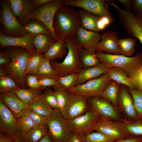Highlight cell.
I'll list each match as a JSON object with an SVG mask.
<instances>
[{
  "label": "cell",
  "mask_w": 142,
  "mask_h": 142,
  "mask_svg": "<svg viewBox=\"0 0 142 142\" xmlns=\"http://www.w3.org/2000/svg\"><path fill=\"white\" fill-rule=\"evenodd\" d=\"M3 48L1 50L7 54L10 57L12 61L8 64L2 66L20 87L26 88L27 64L33 53L21 47L11 46Z\"/></svg>",
  "instance_id": "obj_1"
},
{
  "label": "cell",
  "mask_w": 142,
  "mask_h": 142,
  "mask_svg": "<svg viewBox=\"0 0 142 142\" xmlns=\"http://www.w3.org/2000/svg\"><path fill=\"white\" fill-rule=\"evenodd\" d=\"M53 27L59 39L75 37L78 30L81 27L78 12L68 6L60 8L54 17Z\"/></svg>",
  "instance_id": "obj_2"
},
{
  "label": "cell",
  "mask_w": 142,
  "mask_h": 142,
  "mask_svg": "<svg viewBox=\"0 0 142 142\" xmlns=\"http://www.w3.org/2000/svg\"><path fill=\"white\" fill-rule=\"evenodd\" d=\"M68 53L64 60L58 63L54 60H50L53 68L59 76L72 74H78L83 69L80 59V53L82 47L76 37L65 39Z\"/></svg>",
  "instance_id": "obj_3"
},
{
  "label": "cell",
  "mask_w": 142,
  "mask_h": 142,
  "mask_svg": "<svg viewBox=\"0 0 142 142\" xmlns=\"http://www.w3.org/2000/svg\"><path fill=\"white\" fill-rule=\"evenodd\" d=\"M100 63L108 68L116 67L124 70L129 77L142 65V52H138L133 57L123 55L109 54L103 52L95 53Z\"/></svg>",
  "instance_id": "obj_4"
},
{
  "label": "cell",
  "mask_w": 142,
  "mask_h": 142,
  "mask_svg": "<svg viewBox=\"0 0 142 142\" xmlns=\"http://www.w3.org/2000/svg\"><path fill=\"white\" fill-rule=\"evenodd\" d=\"M65 0H51L36 8L29 16V19L38 20L44 23L50 31L52 36L55 42L59 39L53 27L54 17L57 11L65 6Z\"/></svg>",
  "instance_id": "obj_5"
},
{
  "label": "cell",
  "mask_w": 142,
  "mask_h": 142,
  "mask_svg": "<svg viewBox=\"0 0 142 142\" xmlns=\"http://www.w3.org/2000/svg\"><path fill=\"white\" fill-rule=\"evenodd\" d=\"M0 10V21L2 25L1 30L5 35L10 37L24 36L27 33L24 26L19 22L13 13L10 7L9 0L1 2Z\"/></svg>",
  "instance_id": "obj_6"
},
{
  "label": "cell",
  "mask_w": 142,
  "mask_h": 142,
  "mask_svg": "<svg viewBox=\"0 0 142 142\" xmlns=\"http://www.w3.org/2000/svg\"><path fill=\"white\" fill-rule=\"evenodd\" d=\"M46 124L48 134L53 142H65L72 132L66 120L59 110H54Z\"/></svg>",
  "instance_id": "obj_7"
},
{
  "label": "cell",
  "mask_w": 142,
  "mask_h": 142,
  "mask_svg": "<svg viewBox=\"0 0 142 142\" xmlns=\"http://www.w3.org/2000/svg\"><path fill=\"white\" fill-rule=\"evenodd\" d=\"M110 5L118 10L121 24L128 35L139 39L142 45V17L129 10L121 9L114 2Z\"/></svg>",
  "instance_id": "obj_8"
},
{
  "label": "cell",
  "mask_w": 142,
  "mask_h": 142,
  "mask_svg": "<svg viewBox=\"0 0 142 142\" xmlns=\"http://www.w3.org/2000/svg\"><path fill=\"white\" fill-rule=\"evenodd\" d=\"M110 80L107 72L98 78L88 81L82 84L75 86L67 92L89 98L100 97Z\"/></svg>",
  "instance_id": "obj_9"
},
{
  "label": "cell",
  "mask_w": 142,
  "mask_h": 142,
  "mask_svg": "<svg viewBox=\"0 0 142 142\" xmlns=\"http://www.w3.org/2000/svg\"><path fill=\"white\" fill-rule=\"evenodd\" d=\"M93 131L101 133L115 140L130 135L123 123L99 118L95 123Z\"/></svg>",
  "instance_id": "obj_10"
},
{
  "label": "cell",
  "mask_w": 142,
  "mask_h": 142,
  "mask_svg": "<svg viewBox=\"0 0 142 142\" xmlns=\"http://www.w3.org/2000/svg\"><path fill=\"white\" fill-rule=\"evenodd\" d=\"M88 105L89 110L94 112L99 118L119 122L123 120L118 110L109 101L101 97L89 98Z\"/></svg>",
  "instance_id": "obj_11"
},
{
  "label": "cell",
  "mask_w": 142,
  "mask_h": 142,
  "mask_svg": "<svg viewBox=\"0 0 142 142\" xmlns=\"http://www.w3.org/2000/svg\"><path fill=\"white\" fill-rule=\"evenodd\" d=\"M99 118L94 112L89 110L75 119L66 120L71 132L83 137L93 131L94 126Z\"/></svg>",
  "instance_id": "obj_12"
},
{
  "label": "cell",
  "mask_w": 142,
  "mask_h": 142,
  "mask_svg": "<svg viewBox=\"0 0 142 142\" xmlns=\"http://www.w3.org/2000/svg\"><path fill=\"white\" fill-rule=\"evenodd\" d=\"M67 104L61 113L67 120L75 119L85 113L88 110L89 98L68 93Z\"/></svg>",
  "instance_id": "obj_13"
},
{
  "label": "cell",
  "mask_w": 142,
  "mask_h": 142,
  "mask_svg": "<svg viewBox=\"0 0 142 142\" xmlns=\"http://www.w3.org/2000/svg\"><path fill=\"white\" fill-rule=\"evenodd\" d=\"M17 119L10 110L0 100V133L14 139L21 136Z\"/></svg>",
  "instance_id": "obj_14"
},
{
  "label": "cell",
  "mask_w": 142,
  "mask_h": 142,
  "mask_svg": "<svg viewBox=\"0 0 142 142\" xmlns=\"http://www.w3.org/2000/svg\"><path fill=\"white\" fill-rule=\"evenodd\" d=\"M105 0H65V5L81 8L99 17L111 16Z\"/></svg>",
  "instance_id": "obj_15"
},
{
  "label": "cell",
  "mask_w": 142,
  "mask_h": 142,
  "mask_svg": "<svg viewBox=\"0 0 142 142\" xmlns=\"http://www.w3.org/2000/svg\"><path fill=\"white\" fill-rule=\"evenodd\" d=\"M11 9L19 22L24 26L30 21L29 18L36 8L32 0H9Z\"/></svg>",
  "instance_id": "obj_16"
},
{
  "label": "cell",
  "mask_w": 142,
  "mask_h": 142,
  "mask_svg": "<svg viewBox=\"0 0 142 142\" xmlns=\"http://www.w3.org/2000/svg\"><path fill=\"white\" fill-rule=\"evenodd\" d=\"M118 36L114 31L103 32L101 34V40L95 51L98 53L105 52L109 54L121 55L120 49L117 44Z\"/></svg>",
  "instance_id": "obj_17"
},
{
  "label": "cell",
  "mask_w": 142,
  "mask_h": 142,
  "mask_svg": "<svg viewBox=\"0 0 142 142\" xmlns=\"http://www.w3.org/2000/svg\"><path fill=\"white\" fill-rule=\"evenodd\" d=\"M35 36L27 33L25 35L19 37H10L5 35L1 30L0 44L3 48L14 46L27 49L32 53L36 51L33 44Z\"/></svg>",
  "instance_id": "obj_18"
},
{
  "label": "cell",
  "mask_w": 142,
  "mask_h": 142,
  "mask_svg": "<svg viewBox=\"0 0 142 142\" xmlns=\"http://www.w3.org/2000/svg\"><path fill=\"white\" fill-rule=\"evenodd\" d=\"M0 100L10 110L17 119L25 114L29 108L28 104L22 101L13 92L1 93Z\"/></svg>",
  "instance_id": "obj_19"
},
{
  "label": "cell",
  "mask_w": 142,
  "mask_h": 142,
  "mask_svg": "<svg viewBox=\"0 0 142 142\" xmlns=\"http://www.w3.org/2000/svg\"><path fill=\"white\" fill-rule=\"evenodd\" d=\"M75 37L83 48L90 52H95L101 40V34L99 32L80 27L77 32Z\"/></svg>",
  "instance_id": "obj_20"
},
{
  "label": "cell",
  "mask_w": 142,
  "mask_h": 142,
  "mask_svg": "<svg viewBox=\"0 0 142 142\" xmlns=\"http://www.w3.org/2000/svg\"><path fill=\"white\" fill-rule=\"evenodd\" d=\"M118 102L119 108L129 120L137 119L138 115L135 109L132 97L126 88L119 90Z\"/></svg>",
  "instance_id": "obj_21"
},
{
  "label": "cell",
  "mask_w": 142,
  "mask_h": 142,
  "mask_svg": "<svg viewBox=\"0 0 142 142\" xmlns=\"http://www.w3.org/2000/svg\"><path fill=\"white\" fill-rule=\"evenodd\" d=\"M108 68L100 63L91 67L83 68L78 74L76 85L82 84L89 80L98 78L108 72Z\"/></svg>",
  "instance_id": "obj_22"
},
{
  "label": "cell",
  "mask_w": 142,
  "mask_h": 142,
  "mask_svg": "<svg viewBox=\"0 0 142 142\" xmlns=\"http://www.w3.org/2000/svg\"><path fill=\"white\" fill-rule=\"evenodd\" d=\"M67 53L65 39H62L54 43L43 54L45 58L51 60L62 58Z\"/></svg>",
  "instance_id": "obj_23"
},
{
  "label": "cell",
  "mask_w": 142,
  "mask_h": 142,
  "mask_svg": "<svg viewBox=\"0 0 142 142\" xmlns=\"http://www.w3.org/2000/svg\"><path fill=\"white\" fill-rule=\"evenodd\" d=\"M28 104L29 108L45 116H49L54 110L47 104L42 93L36 97Z\"/></svg>",
  "instance_id": "obj_24"
},
{
  "label": "cell",
  "mask_w": 142,
  "mask_h": 142,
  "mask_svg": "<svg viewBox=\"0 0 142 142\" xmlns=\"http://www.w3.org/2000/svg\"><path fill=\"white\" fill-rule=\"evenodd\" d=\"M78 12L81 27L88 30L99 32L96 24L99 16L82 9L79 10Z\"/></svg>",
  "instance_id": "obj_25"
},
{
  "label": "cell",
  "mask_w": 142,
  "mask_h": 142,
  "mask_svg": "<svg viewBox=\"0 0 142 142\" xmlns=\"http://www.w3.org/2000/svg\"><path fill=\"white\" fill-rule=\"evenodd\" d=\"M107 85L101 97L109 101L118 110L119 108L118 95L119 90L118 83L113 80Z\"/></svg>",
  "instance_id": "obj_26"
},
{
  "label": "cell",
  "mask_w": 142,
  "mask_h": 142,
  "mask_svg": "<svg viewBox=\"0 0 142 142\" xmlns=\"http://www.w3.org/2000/svg\"><path fill=\"white\" fill-rule=\"evenodd\" d=\"M108 69V72L111 80L131 89H135L130 82L129 76L123 69L116 67H111Z\"/></svg>",
  "instance_id": "obj_27"
},
{
  "label": "cell",
  "mask_w": 142,
  "mask_h": 142,
  "mask_svg": "<svg viewBox=\"0 0 142 142\" xmlns=\"http://www.w3.org/2000/svg\"><path fill=\"white\" fill-rule=\"evenodd\" d=\"M78 74H72L64 76H59L55 80V83L53 87L54 90H58L67 92L76 86Z\"/></svg>",
  "instance_id": "obj_28"
},
{
  "label": "cell",
  "mask_w": 142,
  "mask_h": 142,
  "mask_svg": "<svg viewBox=\"0 0 142 142\" xmlns=\"http://www.w3.org/2000/svg\"><path fill=\"white\" fill-rule=\"evenodd\" d=\"M48 134L46 124L37 125L21 136L25 142H37Z\"/></svg>",
  "instance_id": "obj_29"
},
{
  "label": "cell",
  "mask_w": 142,
  "mask_h": 142,
  "mask_svg": "<svg viewBox=\"0 0 142 142\" xmlns=\"http://www.w3.org/2000/svg\"><path fill=\"white\" fill-rule=\"evenodd\" d=\"M24 27L26 33L35 36L40 34L52 36L50 31L46 26L37 20H31Z\"/></svg>",
  "instance_id": "obj_30"
},
{
  "label": "cell",
  "mask_w": 142,
  "mask_h": 142,
  "mask_svg": "<svg viewBox=\"0 0 142 142\" xmlns=\"http://www.w3.org/2000/svg\"><path fill=\"white\" fill-rule=\"evenodd\" d=\"M55 42L52 36L40 34L35 37L33 44L37 52L43 54Z\"/></svg>",
  "instance_id": "obj_31"
},
{
  "label": "cell",
  "mask_w": 142,
  "mask_h": 142,
  "mask_svg": "<svg viewBox=\"0 0 142 142\" xmlns=\"http://www.w3.org/2000/svg\"><path fill=\"white\" fill-rule=\"evenodd\" d=\"M50 60L45 58L43 61L36 72L34 75L38 78H48L56 80L59 76L52 67Z\"/></svg>",
  "instance_id": "obj_32"
},
{
  "label": "cell",
  "mask_w": 142,
  "mask_h": 142,
  "mask_svg": "<svg viewBox=\"0 0 142 142\" xmlns=\"http://www.w3.org/2000/svg\"><path fill=\"white\" fill-rule=\"evenodd\" d=\"M80 57L83 68L93 67L100 63L95 52H90L83 48L80 51Z\"/></svg>",
  "instance_id": "obj_33"
},
{
  "label": "cell",
  "mask_w": 142,
  "mask_h": 142,
  "mask_svg": "<svg viewBox=\"0 0 142 142\" xmlns=\"http://www.w3.org/2000/svg\"><path fill=\"white\" fill-rule=\"evenodd\" d=\"M43 89H32L19 88L13 92L23 102L28 104L41 93Z\"/></svg>",
  "instance_id": "obj_34"
},
{
  "label": "cell",
  "mask_w": 142,
  "mask_h": 142,
  "mask_svg": "<svg viewBox=\"0 0 142 142\" xmlns=\"http://www.w3.org/2000/svg\"><path fill=\"white\" fill-rule=\"evenodd\" d=\"M45 58L43 54L38 53L36 50L33 53L27 64V76L29 74L34 75Z\"/></svg>",
  "instance_id": "obj_35"
},
{
  "label": "cell",
  "mask_w": 142,
  "mask_h": 142,
  "mask_svg": "<svg viewBox=\"0 0 142 142\" xmlns=\"http://www.w3.org/2000/svg\"><path fill=\"white\" fill-rule=\"evenodd\" d=\"M122 122L130 136H142V118L123 119Z\"/></svg>",
  "instance_id": "obj_36"
},
{
  "label": "cell",
  "mask_w": 142,
  "mask_h": 142,
  "mask_svg": "<svg viewBox=\"0 0 142 142\" xmlns=\"http://www.w3.org/2000/svg\"><path fill=\"white\" fill-rule=\"evenodd\" d=\"M137 40L130 38L118 39L117 44L121 54L128 57L131 56L135 52L134 47Z\"/></svg>",
  "instance_id": "obj_37"
},
{
  "label": "cell",
  "mask_w": 142,
  "mask_h": 142,
  "mask_svg": "<svg viewBox=\"0 0 142 142\" xmlns=\"http://www.w3.org/2000/svg\"><path fill=\"white\" fill-rule=\"evenodd\" d=\"M19 88L16 82L8 74L0 78L1 93L13 92Z\"/></svg>",
  "instance_id": "obj_38"
},
{
  "label": "cell",
  "mask_w": 142,
  "mask_h": 142,
  "mask_svg": "<svg viewBox=\"0 0 142 142\" xmlns=\"http://www.w3.org/2000/svg\"><path fill=\"white\" fill-rule=\"evenodd\" d=\"M18 128L22 136L37 125L28 116L24 114L17 119Z\"/></svg>",
  "instance_id": "obj_39"
},
{
  "label": "cell",
  "mask_w": 142,
  "mask_h": 142,
  "mask_svg": "<svg viewBox=\"0 0 142 142\" xmlns=\"http://www.w3.org/2000/svg\"><path fill=\"white\" fill-rule=\"evenodd\" d=\"M133 99L134 106L137 112V119L142 118V92L136 89L126 87Z\"/></svg>",
  "instance_id": "obj_40"
},
{
  "label": "cell",
  "mask_w": 142,
  "mask_h": 142,
  "mask_svg": "<svg viewBox=\"0 0 142 142\" xmlns=\"http://www.w3.org/2000/svg\"><path fill=\"white\" fill-rule=\"evenodd\" d=\"M82 138L84 142H114L115 141L97 132H92Z\"/></svg>",
  "instance_id": "obj_41"
},
{
  "label": "cell",
  "mask_w": 142,
  "mask_h": 142,
  "mask_svg": "<svg viewBox=\"0 0 142 142\" xmlns=\"http://www.w3.org/2000/svg\"><path fill=\"white\" fill-rule=\"evenodd\" d=\"M129 77L134 88L142 92V65Z\"/></svg>",
  "instance_id": "obj_42"
},
{
  "label": "cell",
  "mask_w": 142,
  "mask_h": 142,
  "mask_svg": "<svg viewBox=\"0 0 142 142\" xmlns=\"http://www.w3.org/2000/svg\"><path fill=\"white\" fill-rule=\"evenodd\" d=\"M42 94L48 105L54 110H58L57 100L54 90L51 88H46Z\"/></svg>",
  "instance_id": "obj_43"
},
{
  "label": "cell",
  "mask_w": 142,
  "mask_h": 142,
  "mask_svg": "<svg viewBox=\"0 0 142 142\" xmlns=\"http://www.w3.org/2000/svg\"><path fill=\"white\" fill-rule=\"evenodd\" d=\"M54 90L57 100L58 110L61 113L67 104L69 94L66 92L58 90Z\"/></svg>",
  "instance_id": "obj_44"
},
{
  "label": "cell",
  "mask_w": 142,
  "mask_h": 142,
  "mask_svg": "<svg viewBox=\"0 0 142 142\" xmlns=\"http://www.w3.org/2000/svg\"><path fill=\"white\" fill-rule=\"evenodd\" d=\"M25 114L28 116L37 125L46 124L49 117L40 114L29 108Z\"/></svg>",
  "instance_id": "obj_45"
},
{
  "label": "cell",
  "mask_w": 142,
  "mask_h": 142,
  "mask_svg": "<svg viewBox=\"0 0 142 142\" xmlns=\"http://www.w3.org/2000/svg\"><path fill=\"white\" fill-rule=\"evenodd\" d=\"M38 79V78L35 75L28 74L27 76L26 79L27 85L29 88L42 89L41 88L39 85Z\"/></svg>",
  "instance_id": "obj_46"
},
{
  "label": "cell",
  "mask_w": 142,
  "mask_h": 142,
  "mask_svg": "<svg viewBox=\"0 0 142 142\" xmlns=\"http://www.w3.org/2000/svg\"><path fill=\"white\" fill-rule=\"evenodd\" d=\"M38 83L40 87L44 89L54 86L55 83V80L48 78H43L38 79Z\"/></svg>",
  "instance_id": "obj_47"
},
{
  "label": "cell",
  "mask_w": 142,
  "mask_h": 142,
  "mask_svg": "<svg viewBox=\"0 0 142 142\" xmlns=\"http://www.w3.org/2000/svg\"><path fill=\"white\" fill-rule=\"evenodd\" d=\"M131 8L134 13L142 17V0H133Z\"/></svg>",
  "instance_id": "obj_48"
},
{
  "label": "cell",
  "mask_w": 142,
  "mask_h": 142,
  "mask_svg": "<svg viewBox=\"0 0 142 142\" xmlns=\"http://www.w3.org/2000/svg\"><path fill=\"white\" fill-rule=\"evenodd\" d=\"M142 136H130L126 138L118 140L114 142H140Z\"/></svg>",
  "instance_id": "obj_49"
},
{
  "label": "cell",
  "mask_w": 142,
  "mask_h": 142,
  "mask_svg": "<svg viewBox=\"0 0 142 142\" xmlns=\"http://www.w3.org/2000/svg\"><path fill=\"white\" fill-rule=\"evenodd\" d=\"M10 57L6 53L1 51L0 52V65L8 64L11 62Z\"/></svg>",
  "instance_id": "obj_50"
},
{
  "label": "cell",
  "mask_w": 142,
  "mask_h": 142,
  "mask_svg": "<svg viewBox=\"0 0 142 142\" xmlns=\"http://www.w3.org/2000/svg\"><path fill=\"white\" fill-rule=\"evenodd\" d=\"M99 18L102 23L106 27L114 20L112 15H106L100 17Z\"/></svg>",
  "instance_id": "obj_51"
},
{
  "label": "cell",
  "mask_w": 142,
  "mask_h": 142,
  "mask_svg": "<svg viewBox=\"0 0 142 142\" xmlns=\"http://www.w3.org/2000/svg\"><path fill=\"white\" fill-rule=\"evenodd\" d=\"M65 142H84L82 138L79 135L71 132Z\"/></svg>",
  "instance_id": "obj_52"
},
{
  "label": "cell",
  "mask_w": 142,
  "mask_h": 142,
  "mask_svg": "<svg viewBox=\"0 0 142 142\" xmlns=\"http://www.w3.org/2000/svg\"><path fill=\"white\" fill-rule=\"evenodd\" d=\"M125 7V9L130 11L131 8L132 0H118Z\"/></svg>",
  "instance_id": "obj_53"
},
{
  "label": "cell",
  "mask_w": 142,
  "mask_h": 142,
  "mask_svg": "<svg viewBox=\"0 0 142 142\" xmlns=\"http://www.w3.org/2000/svg\"><path fill=\"white\" fill-rule=\"evenodd\" d=\"M0 142H14V139L9 136L0 133Z\"/></svg>",
  "instance_id": "obj_54"
},
{
  "label": "cell",
  "mask_w": 142,
  "mask_h": 142,
  "mask_svg": "<svg viewBox=\"0 0 142 142\" xmlns=\"http://www.w3.org/2000/svg\"><path fill=\"white\" fill-rule=\"evenodd\" d=\"M51 0H33V4L36 8L50 1Z\"/></svg>",
  "instance_id": "obj_55"
},
{
  "label": "cell",
  "mask_w": 142,
  "mask_h": 142,
  "mask_svg": "<svg viewBox=\"0 0 142 142\" xmlns=\"http://www.w3.org/2000/svg\"><path fill=\"white\" fill-rule=\"evenodd\" d=\"M37 142H53L48 134H47Z\"/></svg>",
  "instance_id": "obj_56"
},
{
  "label": "cell",
  "mask_w": 142,
  "mask_h": 142,
  "mask_svg": "<svg viewBox=\"0 0 142 142\" xmlns=\"http://www.w3.org/2000/svg\"><path fill=\"white\" fill-rule=\"evenodd\" d=\"M8 74L5 70L1 65L0 68V78Z\"/></svg>",
  "instance_id": "obj_57"
},
{
  "label": "cell",
  "mask_w": 142,
  "mask_h": 142,
  "mask_svg": "<svg viewBox=\"0 0 142 142\" xmlns=\"http://www.w3.org/2000/svg\"><path fill=\"white\" fill-rule=\"evenodd\" d=\"M14 139V142H25L21 136H20Z\"/></svg>",
  "instance_id": "obj_58"
},
{
  "label": "cell",
  "mask_w": 142,
  "mask_h": 142,
  "mask_svg": "<svg viewBox=\"0 0 142 142\" xmlns=\"http://www.w3.org/2000/svg\"><path fill=\"white\" fill-rule=\"evenodd\" d=\"M140 142H142V140Z\"/></svg>",
  "instance_id": "obj_59"
}]
</instances>
